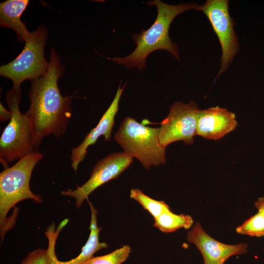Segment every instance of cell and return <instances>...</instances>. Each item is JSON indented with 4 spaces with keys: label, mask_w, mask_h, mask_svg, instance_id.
<instances>
[{
    "label": "cell",
    "mask_w": 264,
    "mask_h": 264,
    "mask_svg": "<svg viewBox=\"0 0 264 264\" xmlns=\"http://www.w3.org/2000/svg\"><path fill=\"white\" fill-rule=\"evenodd\" d=\"M64 72V66L52 49L47 71L31 81L30 104L25 114L32 124L38 149L45 137L64 134L72 116L71 98L63 96L58 86V79Z\"/></svg>",
    "instance_id": "cell-1"
},
{
    "label": "cell",
    "mask_w": 264,
    "mask_h": 264,
    "mask_svg": "<svg viewBox=\"0 0 264 264\" xmlns=\"http://www.w3.org/2000/svg\"><path fill=\"white\" fill-rule=\"evenodd\" d=\"M148 4L157 8V14L153 24L148 29L133 34L132 40L136 45L131 54L124 57L108 58L109 60L127 68L136 67L139 70L145 68L148 56L157 50L167 51L179 60L178 46L173 42L169 34L170 25L180 14L192 9L200 11L201 5L194 2L170 5L160 0L150 1Z\"/></svg>",
    "instance_id": "cell-2"
},
{
    "label": "cell",
    "mask_w": 264,
    "mask_h": 264,
    "mask_svg": "<svg viewBox=\"0 0 264 264\" xmlns=\"http://www.w3.org/2000/svg\"><path fill=\"white\" fill-rule=\"evenodd\" d=\"M44 155L39 151L28 154L0 173V234L2 241L5 233L13 227L7 215L16 204L24 199L42 202L41 197L30 188L32 172Z\"/></svg>",
    "instance_id": "cell-3"
},
{
    "label": "cell",
    "mask_w": 264,
    "mask_h": 264,
    "mask_svg": "<svg viewBox=\"0 0 264 264\" xmlns=\"http://www.w3.org/2000/svg\"><path fill=\"white\" fill-rule=\"evenodd\" d=\"M21 98V87H13L6 95L12 117L0 138V162L4 169L9 163L38 151L31 122L20 110Z\"/></svg>",
    "instance_id": "cell-4"
},
{
    "label": "cell",
    "mask_w": 264,
    "mask_h": 264,
    "mask_svg": "<svg viewBox=\"0 0 264 264\" xmlns=\"http://www.w3.org/2000/svg\"><path fill=\"white\" fill-rule=\"evenodd\" d=\"M159 128L145 126L131 117H126L114 134L123 152L138 159L149 169L165 163V149L160 144Z\"/></svg>",
    "instance_id": "cell-5"
},
{
    "label": "cell",
    "mask_w": 264,
    "mask_h": 264,
    "mask_svg": "<svg viewBox=\"0 0 264 264\" xmlns=\"http://www.w3.org/2000/svg\"><path fill=\"white\" fill-rule=\"evenodd\" d=\"M47 36V30L43 26L30 32L21 53L10 63L0 66V75L11 79L13 87L18 88L25 80L31 81L43 75L49 66L44 56Z\"/></svg>",
    "instance_id": "cell-6"
},
{
    "label": "cell",
    "mask_w": 264,
    "mask_h": 264,
    "mask_svg": "<svg viewBox=\"0 0 264 264\" xmlns=\"http://www.w3.org/2000/svg\"><path fill=\"white\" fill-rule=\"evenodd\" d=\"M229 2L228 0H207L201 5L200 11L209 20L221 47V66L217 77L228 68L239 50L234 22L229 13Z\"/></svg>",
    "instance_id": "cell-7"
},
{
    "label": "cell",
    "mask_w": 264,
    "mask_h": 264,
    "mask_svg": "<svg viewBox=\"0 0 264 264\" xmlns=\"http://www.w3.org/2000/svg\"><path fill=\"white\" fill-rule=\"evenodd\" d=\"M199 110L192 101L187 104L180 101L174 103L168 116L159 123L160 145L165 149L170 144L177 141L186 144H193V138L196 135L197 117Z\"/></svg>",
    "instance_id": "cell-8"
},
{
    "label": "cell",
    "mask_w": 264,
    "mask_h": 264,
    "mask_svg": "<svg viewBox=\"0 0 264 264\" xmlns=\"http://www.w3.org/2000/svg\"><path fill=\"white\" fill-rule=\"evenodd\" d=\"M133 158L124 152L111 153L99 160L94 166L89 178L84 184L73 190L61 192L64 196L75 199L77 208L96 189L110 180L117 177L131 165Z\"/></svg>",
    "instance_id": "cell-9"
},
{
    "label": "cell",
    "mask_w": 264,
    "mask_h": 264,
    "mask_svg": "<svg viewBox=\"0 0 264 264\" xmlns=\"http://www.w3.org/2000/svg\"><path fill=\"white\" fill-rule=\"evenodd\" d=\"M187 240L200 252L203 264H223L230 257L245 254L247 251L245 243L230 245L216 241L204 231L199 222L188 232Z\"/></svg>",
    "instance_id": "cell-10"
},
{
    "label": "cell",
    "mask_w": 264,
    "mask_h": 264,
    "mask_svg": "<svg viewBox=\"0 0 264 264\" xmlns=\"http://www.w3.org/2000/svg\"><path fill=\"white\" fill-rule=\"evenodd\" d=\"M126 85L121 88L119 85L116 94L107 110L103 114L97 126L85 137L83 141L71 151V166L76 172L79 164L85 159L88 147L95 144L99 137L103 136L105 140L109 141L114 124V118L118 111L119 103Z\"/></svg>",
    "instance_id": "cell-11"
},
{
    "label": "cell",
    "mask_w": 264,
    "mask_h": 264,
    "mask_svg": "<svg viewBox=\"0 0 264 264\" xmlns=\"http://www.w3.org/2000/svg\"><path fill=\"white\" fill-rule=\"evenodd\" d=\"M236 115L218 106L199 110L197 117L196 135L218 140L236 129Z\"/></svg>",
    "instance_id": "cell-12"
},
{
    "label": "cell",
    "mask_w": 264,
    "mask_h": 264,
    "mask_svg": "<svg viewBox=\"0 0 264 264\" xmlns=\"http://www.w3.org/2000/svg\"><path fill=\"white\" fill-rule=\"evenodd\" d=\"M28 0H8L0 4V25L13 29L18 40L25 42L30 32L27 29L21 16L29 4Z\"/></svg>",
    "instance_id": "cell-13"
},
{
    "label": "cell",
    "mask_w": 264,
    "mask_h": 264,
    "mask_svg": "<svg viewBox=\"0 0 264 264\" xmlns=\"http://www.w3.org/2000/svg\"><path fill=\"white\" fill-rule=\"evenodd\" d=\"M91 211V220L89 229L90 234L81 253L75 258L68 261H59L56 255L52 257V264H84L93 257L94 253L103 248H107L108 245L105 242H100L99 235L102 230L97 225V211L92 204L88 200Z\"/></svg>",
    "instance_id": "cell-14"
},
{
    "label": "cell",
    "mask_w": 264,
    "mask_h": 264,
    "mask_svg": "<svg viewBox=\"0 0 264 264\" xmlns=\"http://www.w3.org/2000/svg\"><path fill=\"white\" fill-rule=\"evenodd\" d=\"M154 220V226L166 233L174 232L181 228L188 229L194 222L190 215L175 214L170 210L163 212Z\"/></svg>",
    "instance_id": "cell-15"
},
{
    "label": "cell",
    "mask_w": 264,
    "mask_h": 264,
    "mask_svg": "<svg viewBox=\"0 0 264 264\" xmlns=\"http://www.w3.org/2000/svg\"><path fill=\"white\" fill-rule=\"evenodd\" d=\"M130 197L148 211L154 219L163 212L170 210L169 206L164 201L154 199L138 189H132Z\"/></svg>",
    "instance_id": "cell-16"
},
{
    "label": "cell",
    "mask_w": 264,
    "mask_h": 264,
    "mask_svg": "<svg viewBox=\"0 0 264 264\" xmlns=\"http://www.w3.org/2000/svg\"><path fill=\"white\" fill-rule=\"evenodd\" d=\"M131 252L129 245H125L108 254L92 257L84 264H122Z\"/></svg>",
    "instance_id": "cell-17"
},
{
    "label": "cell",
    "mask_w": 264,
    "mask_h": 264,
    "mask_svg": "<svg viewBox=\"0 0 264 264\" xmlns=\"http://www.w3.org/2000/svg\"><path fill=\"white\" fill-rule=\"evenodd\" d=\"M56 241L50 240L47 249L38 248L28 254L20 264H52Z\"/></svg>",
    "instance_id": "cell-18"
},
{
    "label": "cell",
    "mask_w": 264,
    "mask_h": 264,
    "mask_svg": "<svg viewBox=\"0 0 264 264\" xmlns=\"http://www.w3.org/2000/svg\"><path fill=\"white\" fill-rule=\"evenodd\" d=\"M237 233L252 237L264 236V216L258 212L236 229Z\"/></svg>",
    "instance_id": "cell-19"
},
{
    "label": "cell",
    "mask_w": 264,
    "mask_h": 264,
    "mask_svg": "<svg viewBox=\"0 0 264 264\" xmlns=\"http://www.w3.org/2000/svg\"><path fill=\"white\" fill-rule=\"evenodd\" d=\"M12 117L11 111L8 110L0 103V120L2 122L10 120Z\"/></svg>",
    "instance_id": "cell-20"
},
{
    "label": "cell",
    "mask_w": 264,
    "mask_h": 264,
    "mask_svg": "<svg viewBox=\"0 0 264 264\" xmlns=\"http://www.w3.org/2000/svg\"><path fill=\"white\" fill-rule=\"evenodd\" d=\"M255 207L257 208L258 212L264 216V196L259 198L254 203Z\"/></svg>",
    "instance_id": "cell-21"
}]
</instances>
